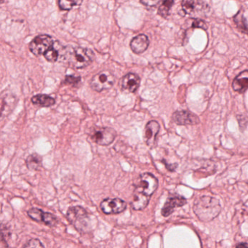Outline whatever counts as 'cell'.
I'll use <instances>...</instances> for the list:
<instances>
[{
  "label": "cell",
  "mask_w": 248,
  "mask_h": 248,
  "mask_svg": "<svg viewBox=\"0 0 248 248\" xmlns=\"http://www.w3.org/2000/svg\"><path fill=\"white\" fill-rule=\"evenodd\" d=\"M140 79L136 73H128L122 79L121 88L124 92L134 93L140 87Z\"/></svg>",
  "instance_id": "obj_12"
},
{
  "label": "cell",
  "mask_w": 248,
  "mask_h": 248,
  "mask_svg": "<svg viewBox=\"0 0 248 248\" xmlns=\"http://www.w3.org/2000/svg\"><path fill=\"white\" fill-rule=\"evenodd\" d=\"M17 99L13 94H5L2 97V118L7 117L16 107Z\"/></svg>",
  "instance_id": "obj_16"
},
{
  "label": "cell",
  "mask_w": 248,
  "mask_h": 248,
  "mask_svg": "<svg viewBox=\"0 0 248 248\" xmlns=\"http://www.w3.org/2000/svg\"><path fill=\"white\" fill-rule=\"evenodd\" d=\"M160 130L159 123L155 120H151L145 127V142L148 146L153 148L156 145V137Z\"/></svg>",
  "instance_id": "obj_11"
},
{
  "label": "cell",
  "mask_w": 248,
  "mask_h": 248,
  "mask_svg": "<svg viewBox=\"0 0 248 248\" xmlns=\"http://www.w3.org/2000/svg\"><path fill=\"white\" fill-rule=\"evenodd\" d=\"M192 28H200L206 31L207 27L206 25L205 22L203 20L200 19V18H197L192 23Z\"/></svg>",
  "instance_id": "obj_26"
},
{
  "label": "cell",
  "mask_w": 248,
  "mask_h": 248,
  "mask_svg": "<svg viewBox=\"0 0 248 248\" xmlns=\"http://www.w3.org/2000/svg\"><path fill=\"white\" fill-rule=\"evenodd\" d=\"M22 248H45V247L40 239H31L29 240Z\"/></svg>",
  "instance_id": "obj_24"
},
{
  "label": "cell",
  "mask_w": 248,
  "mask_h": 248,
  "mask_svg": "<svg viewBox=\"0 0 248 248\" xmlns=\"http://www.w3.org/2000/svg\"><path fill=\"white\" fill-rule=\"evenodd\" d=\"M130 48L136 54H141L147 50L149 46V40L146 34H140L132 39Z\"/></svg>",
  "instance_id": "obj_14"
},
{
  "label": "cell",
  "mask_w": 248,
  "mask_h": 248,
  "mask_svg": "<svg viewBox=\"0 0 248 248\" xmlns=\"http://www.w3.org/2000/svg\"><path fill=\"white\" fill-rule=\"evenodd\" d=\"M54 46L53 37L47 34H40L33 39L30 43L29 47L30 51L36 56L41 55L44 56L45 53Z\"/></svg>",
  "instance_id": "obj_7"
},
{
  "label": "cell",
  "mask_w": 248,
  "mask_h": 248,
  "mask_svg": "<svg viewBox=\"0 0 248 248\" xmlns=\"http://www.w3.org/2000/svg\"><path fill=\"white\" fill-rule=\"evenodd\" d=\"M233 91L243 93L248 88V70L241 72L233 80L232 83Z\"/></svg>",
  "instance_id": "obj_15"
},
{
  "label": "cell",
  "mask_w": 248,
  "mask_h": 248,
  "mask_svg": "<svg viewBox=\"0 0 248 248\" xmlns=\"http://www.w3.org/2000/svg\"><path fill=\"white\" fill-rule=\"evenodd\" d=\"M172 120L178 125H195L200 123L198 116L189 111H177L172 114Z\"/></svg>",
  "instance_id": "obj_9"
},
{
  "label": "cell",
  "mask_w": 248,
  "mask_h": 248,
  "mask_svg": "<svg viewBox=\"0 0 248 248\" xmlns=\"http://www.w3.org/2000/svg\"><path fill=\"white\" fill-rule=\"evenodd\" d=\"M235 248H248V244L242 242V243L238 244Z\"/></svg>",
  "instance_id": "obj_30"
},
{
  "label": "cell",
  "mask_w": 248,
  "mask_h": 248,
  "mask_svg": "<svg viewBox=\"0 0 248 248\" xmlns=\"http://www.w3.org/2000/svg\"><path fill=\"white\" fill-rule=\"evenodd\" d=\"M115 82V77L110 71L104 70L95 75L91 79V87L96 92H102L112 88Z\"/></svg>",
  "instance_id": "obj_5"
},
{
  "label": "cell",
  "mask_w": 248,
  "mask_h": 248,
  "mask_svg": "<svg viewBox=\"0 0 248 248\" xmlns=\"http://www.w3.org/2000/svg\"><path fill=\"white\" fill-rule=\"evenodd\" d=\"M27 213L33 220H35L38 223H45L47 226H55L58 222L57 217L54 215L46 213L40 209L31 208L28 210Z\"/></svg>",
  "instance_id": "obj_10"
},
{
  "label": "cell",
  "mask_w": 248,
  "mask_h": 248,
  "mask_svg": "<svg viewBox=\"0 0 248 248\" xmlns=\"http://www.w3.org/2000/svg\"><path fill=\"white\" fill-rule=\"evenodd\" d=\"M100 207L105 214H118L125 210L127 203L121 199L108 198L101 202Z\"/></svg>",
  "instance_id": "obj_8"
},
{
  "label": "cell",
  "mask_w": 248,
  "mask_h": 248,
  "mask_svg": "<svg viewBox=\"0 0 248 248\" xmlns=\"http://www.w3.org/2000/svg\"><path fill=\"white\" fill-rule=\"evenodd\" d=\"M81 81L80 77L75 76V75H67L65 78V83L69 84V85H75L79 83Z\"/></svg>",
  "instance_id": "obj_25"
},
{
  "label": "cell",
  "mask_w": 248,
  "mask_h": 248,
  "mask_svg": "<svg viewBox=\"0 0 248 248\" xmlns=\"http://www.w3.org/2000/svg\"><path fill=\"white\" fill-rule=\"evenodd\" d=\"M202 4L203 2L200 1H183L181 2L183 11L188 15L195 14V11L202 9Z\"/></svg>",
  "instance_id": "obj_19"
},
{
  "label": "cell",
  "mask_w": 248,
  "mask_h": 248,
  "mask_svg": "<svg viewBox=\"0 0 248 248\" xmlns=\"http://www.w3.org/2000/svg\"><path fill=\"white\" fill-rule=\"evenodd\" d=\"M174 1H164L158 9V14L163 18H166L169 15L170 10L173 5Z\"/></svg>",
  "instance_id": "obj_21"
},
{
  "label": "cell",
  "mask_w": 248,
  "mask_h": 248,
  "mask_svg": "<svg viewBox=\"0 0 248 248\" xmlns=\"http://www.w3.org/2000/svg\"><path fill=\"white\" fill-rule=\"evenodd\" d=\"M233 20L239 31L248 35V23L246 18H245V16H244L243 12L242 11H239L233 16Z\"/></svg>",
  "instance_id": "obj_20"
},
{
  "label": "cell",
  "mask_w": 248,
  "mask_h": 248,
  "mask_svg": "<svg viewBox=\"0 0 248 248\" xmlns=\"http://www.w3.org/2000/svg\"><path fill=\"white\" fill-rule=\"evenodd\" d=\"M193 210L200 220L209 222L220 214L221 207L218 200L215 197L202 196L194 202Z\"/></svg>",
  "instance_id": "obj_2"
},
{
  "label": "cell",
  "mask_w": 248,
  "mask_h": 248,
  "mask_svg": "<svg viewBox=\"0 0 248 248\" xmlns=\"http://www.w3.org/2000/svg\"><path fill=\"white\" fill-rule=\"evenodd\" d=\"M162 162H164V164L165 165V167L168 168V170L170 171H174L175 170V168H177V164H174V165H168L167 162H165V161H162Z\"/></svg>",
  "instance_id": "obj_29"
},
{
  "label": "cell",
  "mask_w": 248,
  "mask_h": 248,
  "mask_svg": "<svg viewBox=\"0 0 248 248\" xmlns=\"http://www.w3.org/2000/svg\"><path fill=\"white\" fill-rule=\"evenodd\" d=\"M160 2V1H140V3L143 4L145 6L149 7V8L156 7Z\"/></svg>",
  "instance_id": "obj_28"
},
{
  "label": "cell",
  "mask_w": 248,
  "mask_h": 248,
  "mask_svg": "<svg viewBox=\"0 0 248 248\" xmlns=\"http://www.w3.org/2000/svg\"><path fill=\"white\" fill-rule=\"evenodd\" d=\"M26 163L30 170H40L43 167V159L37 154H32L27 157Z\"/></svg>",
  "instance_id": "obj_18"
},
{
  "label": "cell",
  "mask_w": 248,
  "mask_h": 248,
  "mask_svg": "<svg viewBox=\"0 0 248 248\" xmlns=\"http://www.w3.org/2000/svg\"><path fill=\"white\" fill-rule=\"evenodd\" d=\"M68 220L75 226V229L82 233H88L93 229L94 216L89 214L81 206L72 207L66 213Z\"/></svg>",
  "instance_id": "obj_4"
},
{
  "label": "cell",
  "mask_w": 248,
  "mask_h": 248,
  "mask_svg": "<svg viewBox=\"0 0 248 248\" xmlns=\"http://www.w3.org/2000/svg\"><path fill=\"white\" fill-rule=\"evenodd\" d=\"M59 55L60 54H59V50L53 46L52 48H50V50H47V51L45 53L44 57L47 62L54 63V62H56L59 60Z\"/></svg>",
  "instance_id": "obj_23"
},
{
  "label": "cell",
  "mask_w": 248,
  "mask_h": 248,
  "mask_svg": "<svg viewBox=\"0 0 248 248\" xmlns=\"http://www.w3.org/2000/svg\"><path fill=\"white\" fill-rule=\"evenodd\" d=\"M116 137L117 132L111 127H95L91 133L93 141L100 146H108L114 142Z\"/></svg>",
  "instance_id": "obj_6"
},
{
  "label": "cell",
  "mask_w": 248,
  "mask_h": 248,
  "mask_svg": "<svg viewBox=\"0 0 248 248\" xmlns=\"http://www.w3.org/2000/svg\"><path fill=\"white\" fill-rule=\"evenodd\" d=\"M158 187V180L149 172H144L139 176V181L135 184L132 208L135 210H142L149 204L152 194Z\"/></svg>",
  "instance_id": "obj_1"
},
{
  "label": "cell",
  "mask_w": 248,
  "mask_h": 248,
  "mask_svg": "<svg viewBox=\"0 0 248 248\" xmlns=\"http://www.w3.org/2000/svg\"><path fill=\"white\" fill-rule=\"evenodd\" d=\"M62 57L75 69H83L93 62L95 56L91 49L67 46L63 49Z\"/></svg>",
  "instance_id": "obj_3"
},
{
  "label": "cell",
  "mask_w": 248,
  "mask_h": 248,
  "mask_svg": "<svg viewBox=\"0 0 248 248\" xmlns=\"http://www.w3.org/2000/svg\"><path fill=\"white\" fill-rule=\"evenodd\" d=\"M82 3V1H65V0H61L59 1V8L62 11H70L75 6H78Z\"/></svg>",
  "instance_id": "obj_22"
},
{
  "label": "cell",
  "mask_w": 248,
  "mask_h": 248,
  "mask_svg": "<svg viewBox=\"0 0 248 248\" xmlns=\"http://www.w3.org/2000/svg\"><path fill=\"white\" fill-rule=\"evenodd\" d=\"M238 122H239V128L241 131H244L246 128L247 124H248V120H247L245 116L238 115L237 116Z\"/></svg>",
  "instance_id": "obj_27"
},
{
  "label": "cell",
  "mask_w": 248,
  "mask_h": 248,
  "mask_svg": "<svg viewBox=\"0 0 248 248\" xmlns=\"http://www.w3.org/2000/svg\"><path fill=\"white\" fill-rule=\"evenodd\" d=\"M31 101L34 105L41 107H50L56 104V100L50 95L46 94H38L31 98Z\"/></svg>",
  "instance_id": "obj_17"
},
{
  "label": "cell",
  "mask_w": 248,
  "mask_h": 248,
  "mask_svg": "<svg viewBox=\"0 0 248 248\" xmlns=\"http://www.w3.org/2000/svg\"><path fill=\"white\" fill-rule=\"evenodd\" d=\"M186 202V200L181 196H174V197H170L162 207V216L164 217L170 216L176 207H182V206L185 205Z\"/></svg>",
  "instance_id": "obj_13"
}]
</instances>
